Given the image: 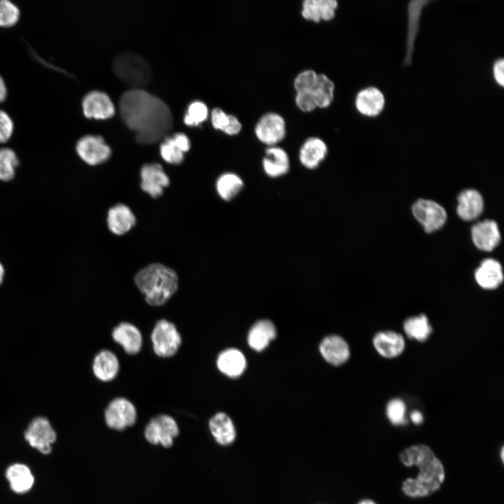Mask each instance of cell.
I'll list each match as a JSON object with an SVG mask.
<instances>
[{"label": "cell", "mask_w": 504, "mask_h": 504, "mask_svg": "<svg viewBox=\"0 0 504 504\" xmlns=\"http://www.w3.org/2000/svg\"><path fill=\"white\" fill-rule=\"evenodd\" d=\"M121 117L136 133L140 144L156 142L173 127V115L169 106L160 98L141 89L125 92L119 102Z\"/></svg>", "instance_id": "obj_1"}, {"label": "cell", "mask_w": 504, "mask_h": 504, "mask_svg": "<svg viewBox=\"0 0 504 504\" xmlns=\"http://www.w3.org/2000/svg\"><path fill=\"white\" fill-rule=\"evenodd\" d=\"M399 459L405 466H416L419 470L416 477H408L402 482L405 495L412 498H423L441 487L445 478L444 468L428 446H410L400 454Z\"/></svg>", "instance_id": "obj_2"}, {"label": "cell", "mask_w": 504, "mask_h": 504, "mask_svg": "<svg viewBox=\"0 0 504 504\" xmlns=\"http://www.w3.org/2000/svg\"><path fill=\"white\" fill-rule=\"evenodd\" d=\"M134 281L138 288L145 295L148 304L160 306L175 293L178 279L172 269L155 263L140 270L135 276Z\"/></svg>", "instance_id": "obj_3"}, {"label": "cell", "mask_w": 504, "mask_h": 504, "mask_svg": "<svg viewBox=\"0 0 504 504\" xmlns=\"http://www.w3.org/2000/svg\"><path fill=\"white\" fill-rule=\"evenodd\" d=\"M113 69L123 82L133 86L147 84L151 78V69L142 57L133 52L118 55L113 62Z\"/></svg>", "instance_id": "obj_4"}, {"label": "cell", "mask_w": 504, "mask_h": 504, "mask_svg": "<svg viewBox=\"0 0 504 504\" xmlns=\"http://www.w3.org/2000/svg\"><path fill=\"white\" fill-rule=\"evenodd\" d=\"M23 435L31 447L44 455L51 453L57 438L50 420L43 416L34 417L29 423Z\"/></svg>", "instance_id": "obj_5"}, {"label": "cell", "mask_w": 504, "mask_h": 504, "mask_svg": "<svg viewBox=\"0 0 504 504\" xmlns=\"http://www.w3.org/2000/svg\"><path fill=\"white\" fill-rule=\"evenodd\" d=\"M412 213L427 233H432L442 228L447 219L444 208L431 200H416L412 206Z\"/></svg>", "instance_id": "obj_6"}, {"label": "cell", "mask_w": 504, "mask_h": 504, "mask_svg": "<svg viewBox=\"0 0 504 504\" xmlns=\"http://www.w3.org/2000/svg\"><path fill=\"white\" fill-rule=\"evenodd\" d=\"M153 351L162 358L174 356L181 344V337L174 323L166 319L158 321L152 334Z\"/></svg>", "instance_id": "obj_7"}, {"label": "cell", "mask_w": 504, "mask_h": 504, "mask_svg": "<svg viewBox=\"0 0 504 504\" xmlns=\"http://www.w3.org/2000/svg\"><path fill=\"white\" fill-rule=\"evenodd\" d=\"M76 151L80 158L89 165L94 166L106 162L111 155V149L99 135H85L76 143Z\"/></svg>", "instance_id": "obj_8"}, {"label": "cell", "mask_w": 504, "mask_h": 504, "mask_svg": "<svg viewBox=\"0 0 504 504\" xmlns=\"http://www.w3.org/2000/svg\"><path fill=\"white\" fill-rule=\"evenodd\" d=\"M254 131L260 142L269 147L274 146L286 136V122L281 115L276 113H267L259 119Z\"/></svg>", "instance_id": "obj_9"}, {"label": "cell", "mask_w": 504, "mask_h": 504, "mask_svg": "<svg viewBox=\"0 0 504 504\" xmlns=\"http://www.w3.org/2000/svg\"><path fill=\"white\" fill-rule=\"evenodd\" d=\"M178 434L175 420L170 416L160 414L151 419L145 430L146 440L152 444H162L169 447L173 444V438Z\"/></svg>", "instance_id": "obj_10"}, {"label": "cell", "mask_w": 504, "mask_h": 504, "mask_svg": "<svg viewBox=\"0 0 504 504\" xmlns=\"http://www.w3.org/2000/svg\"><path fill=\"white\" fill-rule=\"evenodd\" d=\"M136 412L134 405L125 398H116L105 411L106 424L111 428L123 430L132 426L136 421Z\"/></svg>", "instance_id": "obj_11"}, {"label": "cell", "mask_w": 504, "mask_h": 504, "mask_svg": "<svg viewBox=\"0 0 504 504\" xmlns=\"http://www.w3.org/2000/svg\"><path fill=\"white\" fill-rule=\"evenodd\" d=\"M471 239L477 248L482 251H491L500 243L501 234L497 223L485 219L471 227Z\"/></svg>", "instance_id": "obj_12"}, {"label": "cell", "mask_w": 504, "mask_h": 504, "mask_svg": "<svg viewBox=\"0 0 504 504\" xmlns=\"http://www.w3.org/2000/svg\"><path fill=\"white\" fill-rule=\"evenodd\" d=\"M140 175L141 189L153 198L160 197L169 185V178L160 164H145Z\"/></svg>", "instance_id": "obj_13"}, {"label": "cell", "mask_w": 504, "mask_h": 504, "mask_svg": "<svg viewBox=\"0 0 504 504\" xmlns=\"http://www.w3.org/2000/svg\"><path fill=\"white\" fill-rule=\"evenodd\" d=\"M83 114L88 118L106 119L115 113L114 105L107 94L99 90L87 93L82 101Z\"/></svg>", "instance_id": "obj_14"}, {"label": "cell", "mask_w": 504, "mask_h": 504, "mask_svg": "<svg viewBox=\"0 0 504 504\" xmlns=\"http://www.w3.org/2000/svg\"><path fill=\"white\" fill-rule=\"evenodd\" d=\"M483 210V197L477 190L465 189L457 196L456 214L463 220L472 221L477 219Z\"/></svg>", "instance_id": "obj_15"}, {"label": "cell", "mask_w": 504, "mask_h": 504, "mask_svg": "<svg viewBox=\"0 0 504 504\" xmlns=\"http://www.w3.org/2000/svg\"><path fill=\"white\" fill-rule=\"evenodd\" d=\"M475 279L483 289L494 290L503 281V272L501 264L496 259L483 260L475 270Z\"/></svg>", "instance_id": "obj_16"}, {"label": "cell", "mask_w": 504, "mask_h": 504, "mask_svg": "<svg viewBox=\"0 0 504 504\" xmlns=\"http://www.w3.org/2000/svg\"><path fill=\"white\" fill-rule=\"evenodd\" d=\"M376 351L386 358H393L400 356L405 347L403 336L393 330L380 331L372 340Z\"/></svg>", "instance_id": "obj_17"}, {"label": "cell", "mask_w": 504, "mask_h": 504, "mask_svg": "<svg viewBox=\"0 0 504 504\" xmlns=\"http://www.w3.org/2000/svg\"><path fill=\"white\" fill-rule=\"evenodd\" d=\"M5 477L10 490L17 494L28 493L34 486L35 479L29 467L22 463H15L6 470Z\"/></svg>", "instance_id": "obj_18"}, {"label": "cell", "mask_w": 504, "mask_h": 504, "mask_svg": "<svg viewBox=\"0 0 504 504\" xmlns=\"http://www.w3.org/2000/svg\"><path fill=\"white\" fill-rule=\"evenodd\" d=\"M327 153L328 147L325 141L318 137H310L301 146L299 160L303 167L314 169L325 160Z\"/></svg>", "instance_id": "obj_19"}, {"label": "cell", "mask_w": 504, "mask_h": 504, "mask_svg": "<svg viewBox=\"0 0 504 504\" xmlns=\"http://www.w3.org/2000/svg\"><path fill=\"white\" fill-rule=\"evenodd\" d=\"M262 168L270 178H279L286 174L290 169V160L286 151L276 146H270L262 159Z\"/></svg>", "instance_id": "obj_20"}, {"label": "cell", "mask_w": 504, "mask_h": 504, "mask_svg": "<svg viewBox=\"0 0 504 504\" xmlns=\"http://www.w3.org/2000/svg\"><path fill=\"white\" fill-rule=\"evenodd\" d=\"M384 103V94L374 87L361 90L355 99V105L358 112L368 117L378 115L382 111Z\"/></svg>", "instance_id": "obj_21"}, {"label": "cell", "mask_w": 504, "mask_h": 504, "mask_svg": "<svg viewBox=\"0 0 504 504\" xmlns=\"http://www.w3.org/2000/svg\"><path fill=\"white\" fill-rule=\"evenodd\" d=\"M337 6L335 0H305L302 2L301 14L309 21H329L335 18Z\"/></svg>", "instance_id": "obj_22"}, {"label": "cell", "mask_w": 504, "mask_h": 504, "mask_svg": "<svg viewBox=\"0 0 504 504\" xmlns=\"http://www.w3.org/2000/svg\"><path fill=\"white\" fill-rule=\"evenodd\" d=\"M320 352L329 363L340 365L349 358L350 351L346 342L340 336L330 335L325 337L320 344Z\"/></svg>", "instance_id": "obj_23"}, {"label": "cell", "mask_w": 504, "mask_h": 504, "mask_svg": "<svg viewBox=\"0 0 504 504\" xmlns=\"http://www.w3.org/2000/svg\"><path fill=\"white\" fill-rule=\"evenodd\" d=\"M113 340L120 344L125 351L130 355L139 353L142 346V336L139 330L134 325L122 322L112 332Z\"/></svg>", "instance_id": "obj_24"}, {"label": "cell", "mask_w": 504, "mask_h": 504, "mask_svg": "<svg viewBox=\"0 0 504 504\" xmlns=\"http://www.w3.org/2000/svg\"><path fill=\"white\" fill-rule=\"evenodd\" d=\"M107 223L113 234L121 235L130 231L135 225L136 218L127 206L118 204L109 209Z\"/></svg>", "instance_id": "obj_25"}, {"label": "cell", "mask_w": 504, "mask_h": 504, "mask_svg": "<svg viewBox=\"0 0 504 504\" xmlns=\"http://www.w3.org/2000/svg\"><path fill=\"white\" fill-rule=\"evenodd\" d=\"M217 367L224 374L237 377L242 374L246 366L243 354L237 349L231 348L222 351L217 358Z\"/></svg>", "instance_id": "obj_26"}, {"label": "cell", "mask_w": 504, "mask_h": 504, "mask_svg": "<svg viewBox=\"0 0 504 504\" xmlns=\"http://www.w3.org/2000/svg\"><path fill=\"white\" fill-rule=\"evenodd\" d=\"M119 370V362L116 356L108 350L99 352L92 363L94 375L102 382L113 380Z\"/></svg>", "instance_id": "obj_27"}, {"label": "cell", "mask_w": 504, "mask_h": 504, "mask_svg": "<svg viewBox=\"0 0 504 504\" xmlns=\"http://www.w3.org/2000/svg\"><path fill=\"white\" fill-rule=\"evenodd\" d=\"M276 335L274 325L269 320H260L250 329L248 334V344L255 351L265 349Z\"/></svg>", "instance_id": "obj_28"}, {"label": "cell", "mask_w": 504, "mask_h": 504, "mask_svg": "<svg viewBox=\"0 0 504 504\" xmlns=\"http://www.w3.org/2000/svg\"><path fill=\"white\" fill-rule=\"evenodd\" d=\"M209 425L211 434L220 444L228 445L234 440L235 428L226 414L217 413L210 419Z\"/></svg>", "instance_id": "obj_29"}, {"label": "cell", "mask_w": 504, "mask_h": 504, "mask_svg": "<svg viewBox=\"0 0 504 504\" xmlns=\"http://www.w3.org/2000/svg\"><path fill=\"white\" fill-rule=\"evenodd\" d=\"M244 181L237 174L226 172L217 178L216 189L218 195L225 201H231L242 190Z\"/></svg>", "instance_id": "obj_30"}, {"label": "cell", "mask_w": 504, "mask_h": 504, "mask_svg": "<svg viewBox=\"0 0 504 504\" xmlns=\"http://www.w3.org/2000/svg\"><path fill=\"white\" fill-rule=\"evenodd\" d=\"M403 329L407 336L418 342L426 341L432 332V327L425 314L412 316L403 323Z\"/></svg>", "instance_id": "obj_31"}, {"label": "cell", "mask_w": 504, "mask_h": 504, "mask_svg": "<svg viewBox=\"0 0 504 504\" xmlns=\"http://www.w3.org/2000/svg\"><path fill=\"white\" fill-rule=\"evenodd\" d=\"M335 85L326 74H318L316 84L312 90L316 106L324 108L328 107L334 98Z\"/></svg>", "instance_id": "obj_32"}, {"label": "cell", "mask_w": 504, "mask_h": 504, "mask_svg": "<svg viewBox=\"0 0 504 504\" xmlns=\"http://www.w3.org/2000/svg\"><path fill=\"white\" fill-rule=\"evenodd\" d=\"M427 2L428 1H412L410 5H408L409 31L407 43V57L405 60V64L407 65L410 64L412 61L411 58L414 49V41L415 35L416 34V33L418 28V22L419 21L421 9L424 4Z\"/></svg>", "instance_id": "obj_33"}, {"label": "cell", "mask_w": 504, "mask_h": 504, "mask_svg": "<svg viewBox=\"0 0 504 504\" xmlns=\"http://www.w3.org/2000/svg\"><path fill=\"white\" fill-rule=\"evenodd\" d=\"M19 162L18 157L13 149L6 147L0 148V181L12 180Z\"/></svg>", "instance_id": "obj_34"}, {"label": "cell", "mask_w": 504, "mask_h": 504, "mask_svg": "<svg viewBox=\"0 0 504 504\" xmlns=\"http://www.w3.org/2000/svg\"><path fill=\"white\" fill-rule=\"evenodd\" d=\"M160 153L162 159L170 164H180L184 160V153L175 144L172 136L165 137L160 144Z\"/></svg>", "instance_id": "obj_35"}, {"label": "cell", "mask_w": 504, "mask_h": 504, "mask_svg": "<svg viewBox=\"0 0 504 504\" xmlns=\"http://www.w3.org/2000/svg\"><path fill=\"white\" fill-rule=\"evenodd\" d=\"M20 17L18 6L9 0H0V27H11L17 24Z\"/></svg>", "instance_id": "obj_36"}, {"label": "cell", "mask_w": 504, "mask_h": 504, "mask_svg": "<svg viewBox=\"0 0 504 504\" xmlns=\"http://www.w3.org/2000/svg\"><path fill=\"white\" fill-rule=\"evenodd\" d=\"M386 414L388 421L394 426L405 424L406 406L403 400L393 398L386 405Z\"/></svg>", "instance_id": "obj_37"}, {"label": "cell", "mask_w": 504, "mask_h": 504, "mask_svg": "<svg viewBox=\"0 0 504 504\" xmlns=\"http://www.w3.org/2000/svg\"><path fill=\"white\" fill-rule=\"evenodd\" d=\"M208 116L206 105L200 101L192 102L188 108L184 116V122L188 125H198L204 122Z\"/></svg>", "instance_id": "obj_38"}, {"label": "cell", "mask_w": 504, "mask_h": 504, "mask_svg": "<svg viewBox=\"0 0 504 504\" xmlns=\"http://www.w3.org/2000/svg\"><path fill=\"white\" fill-rule=\"evenodd\" d=\"M318 74L307 69L300 72L295 78L293 86L297 92H312L317 80Z\"/></svg>", "instance_id": "obj_39"}, {"label": "cell", "mask_w": 504, "mask_h": 504, "mask_svg": "<svg viewBox=\"0 0 504 504\" xmlns=\"http://www.w3.org/2000/svg\"><path fill=\"white\" fill-rule=\"evenodd\" d=\"M14 130V124L10 116L4 110L0 109V144L7 142L11 137Z\"/></svg>", "instance_id": "obj_40"}, {"label": "cell", "mask_w": 504, "mask_h": 504, "mask_svg": "<svg viewBox=\"0 0 504 504\" xmlns=\"http://www.w3.org/2000/svg\"><path fill=\"white\" fill-rule=\"evenodd\" d=\"M295 102L298 108L303 112H310L317 106L312 92H297Z\"/></svg>", "instance_id": "obj_41"}, {"label": "cell", "mask_w": 504, "mask_h": 504, "mask_svg": "<svg viewBox=\"0 0 504 504\" xmlns=\"http://www.w3.org/2000/svg\"><path fill=\"white\" fill-rule=\"evenodd\" d=\"M232 115L227 114L220 108H215L212 110L211 119L212 125L215 129L225 132L231 120Z\"/></svg>", "instance_id": "obj_42"}, {"label": "cell", "mask_w": 504, "mask_h": 504, "mask_svg": "<svg viewBox=\"0 0 504 504\" xmlns=\"http://www.w3.org/2000/svg\"><path fill=\"white\" fill-rule=\"evenodd\" d=\"M493 77L496 83L501 87L504 85V60L497 59L493 66Z\"/></svg>", "instance_id": "obj_43"}, {"label": "cell", "mask_w": 504, "mask_h": 504, "mask_svg": "<svg viewBox=\"0 0 504 504\" xmlns=\"http://www.w3.org/2000/svg\"><path fill=\"white\" fill-rule=\"evenodd\" d=\"M172 138L183 153L189 150L190 148V142L186 134L176 132L172 136Z\"/></svg>", "instance_id": "obj_44"}, {"label": "cell", "mask_w": 504, "mask_h": 504, "mask_svg": "<svg viewBox=\"0 0 504 504\" xmlns=\"http://www.w3.org/2000/svg\"><path fill=\"white\" fill-rule=\"evenodd\" d=\"M410 420L414 424L420 425L424 421V416L419 410H414L410 414Z\"/></svg>", "instance_id": "obj_45"}, {"label": "cell", "mask_w": 504, "mask_h": 504, "mask_svg": "<svg viewBox=\"0 0 504 504\" xmlns=\"http://www.w3.org/2000/svg\"><path fill=\"white\" fill-rule=\"evenodd\" d=\"M7 97V87L3 77L0 75V103Z\"/></svg>", "instance_id": "obj_46"}, {"label": "cell", "mask_w": 504, "mask_h": 504, "mask_svg": "<svg viewBox=\"0 0 504 504\" xmlns=\"http://www.w3.org/2000/svg\"><path fill=\"white\" fill-rule=\"evenodd\" d=\"M5 276V268L2 263L0 262V286L2 284L4 281Z\"/></svg>", "instance_id": "obj_47"}, {"label": "cell", "mask_w": 504, "mask_h": 504, "mask_svg": "<svg viewBox=\"0 0 504 504\" xmlns=\"http://www.w3.org/2000/svg\"><path fill=\"white\" fill-rule=\"evenodd\" d=\"M358 504H377V503L371 499H363V500H360Z\"/></svg>", "instance_id": "obj_48"}, {"label": "cell", "mask_w": 504, "mask_h": 504, "mask_svg": "<svg viewBox=\"0 0 504 504\" xmlns=\"http://www.w3.org/2000/svg\"><path fill=\"white\" fill-rule=\"evenodd\" d=\"M500 460H501L502 462H503V460H504V456H503V455H504V447H501L500 453Z\"/></svg>", "instance_id": "obj_49"}]
</instances>
